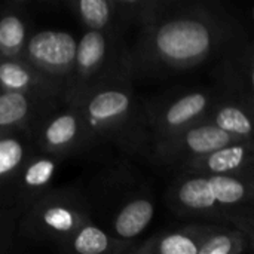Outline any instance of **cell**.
<instances>
[{"label":"cell","instance_id":"6da1fadb","mask_svg":"<svg viewBox=\"0 0 254 254\" xmlns=\"http://www.w3.org/2000/svg\"><path fill=\"white\" fill-rule=\"evenodd\" d=\"M159 52L174 61H189L210 46L208 28L196 19H176L164 24L156 33Z\"/></svg>","mask_w":254,"mask_h":254},{"label":"cell","instance_id":"7a4b0ae2","mask_svg":"<svg viewBox=\"0 0 254 254\" xmlns=\"http://www.w3.org/2000/svg\"><path fill=\"white\" fill-rule=\"evenodd\" d=\"M30 55L48 65H65L76 57V42L68 33L42 31L31 37Z\"/></svg>","mask_w":254,"mask_h":254},{"label":"cell","instance_id":"3957f363","mask_svg":"<svg viewBox=\"0 0 254 254\" xmlns=\"http://www.w3.org/2000/svg\"><path fill=\"white\" fill-rule=\"evenodd\" d=\"M153 217V205L146 199L128 204L116 219V232L124 238H132L144 231Z\"/></svg>","mask_w":254,"mask_h":254},{"label":"cell","instance_id":"277c9868","mask_svg":"<svg viewBox=\"0 0 254 254\" xmlns=\"http://www.w3.org/2000/svg\"><path fill=\"white\" fill-rule=\"evenodd\" d=\"M229 132L219 127H201L189 131L186 137L188 146L196 153H210L225 147L229 143Z\"/></svg>","mask_w":254,"mask_h":254},{"label":"cell","instance_id":"5b68a950","mask_svg":"<svg viewBox=\"0 0 254 254\" xmlns=\"http://www.w3.org/2000/svg\"><path fill=\"white\" fill-rule=\"evenodd\" d=\"M129 106V100L125 94L118 91H107L98 94L89 103V113L92 118L104 121L122 115Z\"/></svg>","mask_w":254,"mask_h":254},{"label":"cell","instance_id":"8992f818","mask_svg":"<svg viewBox=\"0 0 254 254\" xmlns=\"http://www.w3.org/2000/svg\"><path fill=\"white\" fill-rule=\"evenodd\" d=\"M180 199L185 205L198 210L210 208L216 202V196L207 179H195L185 183L180 189Z\"/></svg>","mask_w":254,"mask_h":254},{"label":"cell","instance_id":"52a82bcc","mask_svg":"<svg viewBox=\"0 0 254 254\" xmlns=\"http://www.w3.org/2000/svg\"><path fill=\"white\" fill-rule=\"evenodd\" d=\"M104 51H106V42L103 34L100 31H89L79 42L74 58H77V63L83 68H89L101 61Z\"/></svg>","mask_w":254,"mask_h":254},{"label":"cell","instance_id":"ba28073f","mask_svg":"<svg viewBox=\"0 0 254 254\" xmlns=\"http://www.w3.org/2000/svg\"><path fill=\"white\" fill-rule=\"evenodd\" d=\"M207 104V98L202 94H192L179 100L167 112V122L170 125H182L196 116Z\"/></svg>","mask_w":254,"mask_h":254},{"label":"cell","instance_id":"9c48e42d","mask_svg":"<svg viewBox=\"0 0 254 254\" xmlns=\"http://www.w3.org/2000/svg\"><path fill=\"white\" fill-rule=\"evenodd\" d=\"M28 112V103L22 94L7 92L0 95V125H10L21 121Z\"/></svg>","mask_w":254,"mask_h":254},{"label":"cell","instance_id":"30bf717a","mask_svg":"<svg viewBox=\"0 0 254 254\" xmlns=\"http://www.w3.org/2000/svg\"><path fill=\"white\" fill-rule=\"evenodd\" d=\"M208 182H210L211 190L216 196V201H220L223 204H234V202L243 199V196L246 193V189L240 182L225 177V176L211 177Z\"/></svg>","mask_w":254,"mask_h":254},{"label":"cell","instance_id":"8fae6325","mask_svg":"<svg viewBox=\"0 0 254 254\" xmlns=\"http://www.w3.org/2000/svg\"><path fill=\"white\" fill-rule=\"evenodd\" d=\"M109 247V240L106 234L97 228L88 226L74 240V249L80 254H100Z\"/></svg>","mask_w":254,"mask_h":254},{"label":"cell","instance_id":"7c38bea8","mask_svg":"<svg viewBox=\"0 0 254 254\" xmlns=\"http://www.w3.org/2000/svg\"><path fill=\"white\" fill-rule=\"evenodd\" d=\"M244 159V149L241 146L235 147H226V149H217L213 152V155L208 159L210 170L216 173H225L237 168Z\"/></svg>","mask_w":254,"mask_h":254},{"label":"cell","instance_id":"4fadbf2b","mask_svg":"<svg viewBox=\"0 0 254 254\" xmlns=\"http://www.w3.org/2000/svg\"><path fill=\"white\" fill-rule=\"evenodd\" d=\"M77 131L76 119L70 115L60 116L46 129V140L52 146H61L68 143Z\"/></svg>","mask_w":254,"mask_h":254},{"label":"cell","instance_id":"5bb4252c","mask_svg":"<svg viewBox=\"0 0 254 254\" xmlns=\"http://www.w3.org/2000/svg\"><path fill=\"white\" fill-rule=\"evenodd\" d=\"M217 127L225 129L226 132H237V134H250L252 132V122L250 119L235 107H226L217 115Z\"/></svg>","mask_w":254,"mask_h":254},{"label":"cell","instance_id":"9a60e30c","mask_svg":"<svg viewBox=\"0 0 254 254\" xmlns=\"http://www.w3.org/2000/svg\"><path fill=\"white\" fill-rule=\"evenodd\" d=\"M79 9L83 21L92 28L104 27L110 16V9L106 0H79Z\"/></svg>","mask_w":254,"mask_h":254},{"label":"cell","instance_id":"2e32d148","mask_svg":"<svg viewBox=\"0 0 254 254\" xmlns=\"http://www.w3.org/2000/svg\"><path fill=\"white\" fill-rule=\"evenodd\" d=\"M25 36V28L16 16H4L0 21V46L3 49H16Z\"/></svg>","mask_w":254,"mask_h":254},{"label":"cell","instance_id":"e0dca14e","mask_svg":"<svg viewBox=\"0 0 254 254\" xmlns=\"http://www.w3.org/2000/svg\"><path fill=\"white\" fill-rule=\"evenodd\" d=\"M22 159V147L16 140H0V176L13 170Z\"/></svg>","mask_w":254,"mask_h":254},{"label":"cell","instance_id":"ac0fdd59","mask_svg":"<svg viewBox=\"0 0 254 254\" xmlns=\"http://www.w3.org/2000/svg\"><path fill=\"white\" fill-rule=\"evenodd\" d=\"M0 82L7 88H24L30 83V74L15 63L0 64Z\"/></svg>","mask_w":254,"mask_h":254},{"label":"cell","instance_id":"d6986e66","mask_svg":"<svg viewBox=\"0 0 254 254\" xmlns=\"http://www.w3.org/2000/svg\"><path fill=\"white\" fill-rule=\"evenodd\" d=\"M159 252L162 254H196V244L183 235H171L165 238L161 246Z\"/></svg>","mask_w":254,"mask_h":254},{"label":"cell","instance_id":"ffe728a7","mask_svg":"<svg viewBox=\"0 0 254 254\" xmlns=\"http://www.w3.org/2000/svg\"><path fill=\"white\" fill-rule=\"evenodd\" d=\"M54 168H55L54 162L46 161V159L33 164L28 168V171L25 173V183L30 185V186H42V185H45L51 179V176L54 173Z\"/></svg>","mask_w":254,"mask_h":254},{"label":"cell","instance_id":"44dd1931","mask_svg":"<svg viewBox=\"0 0 254 254\" xmlns=\"http://www.w3.org/2000/svg\"><path fill=\"white\" fill-rule=\"evenodd\" d=\"M43 219L51 228L58 229V231H68L73 226V216L65 208H60V207L49 208L45 213Z\"/></svg>","mask_w":254,"mask_h":254},{"label":"cell","instance_id":"7402d4cb","mask_svg":"<svg viewBox=\"0 0 254 254\" xmlns=\"http://www.w3.org/2000/svg\"><path fill=\"white\" fill-rule=\"evenodd\" d=\"M232 249V241L228 237H216L210 240L201 250H198L201 254H228Z\"/></svg>","mask_w":254,"mask_h":254},{"label":"cell","instance_id":"603a6c76","mask_svg":"<svg viewBox=\"0 0 254 254\" xmlns=\"http://www.w3.org/2000/svg\"><path fill=\"white\" fill-rule=\"evenodd\" d=\"M122 1H135V0H122Z\"/></svg>","mask_w":254,"mask_h":254}]
</instances>
